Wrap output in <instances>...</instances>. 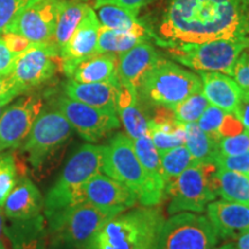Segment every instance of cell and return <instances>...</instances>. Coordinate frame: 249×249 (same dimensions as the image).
I'll list each match as a JSON object with an SVG mask.
<instances>
[{
	"label": "cell",
	"mask_w": 249,
	"mask_h": 249,
	"mask_svg": "<svg viewBox=\"0 0 249 249\" xmlns=\"http://www.w3.org/2000/svg\"><path fill=\"white\" fill-rule=\"evenodd\" d=\"M174 60L197 71H219L232 75L236 60L249 49V37L204 43L160 42Z\"/></svg>",
	"instance_id": "obj_5"
},
{
	"label": "cell",
	"mask_w": 249,
	"mask_h": 249,
	"mask_svg": "<svg viewBox=\"0 0 249 249\" xmlns=\"http://www.w3.org/2000/svg\"><path fill=\"white\" fill-rule=\"evenodd\" d=\"M117 114L127 135L135 140L148 133V118L139 105V92L119 86L117 97Z\"/></svg>",
	"instance_id": "obj_23"
},
{
	"label": "cell",
	"mask_w": 249,
	"mask_h": 249,
	"mask_svg": "<svg viewBox=\"0 0 249 249\" xmlns=\"http://www.w3.org/2000/svg\"><path fill=\"white\" fill-rule=\"evenodd\" d=\"M227 112L223 111L222 108L209 105L205 111L202 113L200 119L197 120L198 127L211 136V138L219 142L220 140V127L225 120Z\"/></svg>",
	"instance_id": "obj_35"
},
{
	"label": "cell",
	"mask_w": 249,
	"mask_h": 249,
	"mask_svg": "<svg viewBox=\"0 0 249 249\" xmlns=\"http://www.w3.org/2000/svg\"><path fill=\"white\" fill-rule=\"evenodd\" d=\"M234 247L235 249H249V230L236 236V244Z\"/></svg>",
	"instance_id": "obj_45"
},
{
	"label": "cell",
	"mask_w": 249,
	"mask_h": 249,
	"mask_svg": "<svg viewBox=\"0 0 249 249\" xmlns=\"http://www.w3.org/2000/svg\"><path fill=\"white\" fill-rule=\"evenodd\" d=\"M200 90L202 82L197 74L160 58L144 76L139 92L157 107L172 108Z\"/></svg>",
	"instance_id": "obj_6"
},
{
	"label": "cell",
	"mask_w": 249,
	"mask_h": 249,
	"mask_svg": "<svg viewBox=\"0 0 249 249\" xmlns=\"http://www.w3.org/2000/svg\"><path fill=\"white\" fill-rule=\"evenodd\" d=\"M38 0H0V34L5 33L24 9Z\"/></svg>",
	"instance_id": "obj_36"
},
{
	"label": "cell",
	"mask_w": 249,
	"mask_h": 249,
	"mask_svg": "<svg viewBox=\"0 0 249 249\" xmlns=\"http://www.w3.org/2000/svg\"><path fill=\"white\" fill-rule=\"evenodd\" d=\"M5 230V213L2 208H0V241H1L2 235H4Z\"/></svg>",
	"instance_id": "obj_46"
},
{
	"label": "cell",
	"mask_w": 249,
	"mask_h": 249,
	"mask_svg": "<svg viewBox=\"0 0 249 249\" xmlns=\"http://www.w3.org/2000/svg\"><path fill=\"white\" fill-rule=\"evenodd\" d=\"M58 107L73 130L89 143L107 138L120 127L118 114L89 107L66 96L59 98Z\"/></svg>",
	"instance_id": "obj_12"
},
{
	"label": "cell",
	"mask_w": 249,
	"mask_h": 249,
	"mask_svg": "<svg viewBox=\"0 0 249 249\" xmlns=\"http://www.w3.org/2000/svg\"><path fill=\"white\" fill-rule=\"evenodd\" d=\"M113 216L116 214L110 211L82 202L54 213L48 220L50 229L61 241L82 249L92 235Z\"/></svg>",
	"instance_id": "obj_10"
},
{
	"label": "cell",
	"mask_w": 249,
	"mask_h": 249,
	"mask_svg": "<svg viewBox=\"0 0 249 249\" xmlns=\"http://www.w3.org/2000/svg\"><path fill=\"white\" fill-rule=\"evenodd\" d=\"M148 134L158 151L169 150L185 143L183 124L174 118L173 112H165L148 119Z\"/></svg>",
	"instance_id": "obj_25"
},
{
	"label": "cell",
	"mask_w": 249,
	"mask_h": 249,
	"mask_svg": "<svg viewBox=\"0 0 249 249\" xmlns=\"http://www.w3.org/2000/svg\"><path fill=\"white\" fill-rule=\"evenodd\" d=\"M185 129L186 148L191 152L196 163H214V160L219 155L218 141L203 132L196 123L183 124Z\"/></svg>",
	"instance_id": "obj_28"
},
{
	"label": "cell",
	"mask_w": 249,
	"mask_h": 249,
	"mask_svg": "<svg viewBox=\"0 0 249 249\" xmlns=\"http://www.w3.org/2000/svg\"><path fill=\"white\" fill-rule=\"evenodd\" d=\"M22 93H24L23 88L14 80L11 74L0 75V99L12 102Z\"/></svg>",
	"instance_id": "obj_40"
},
{
	"label": "cell",
	"mask_w": 249,
	"mask_h": 249,
	"mask_svg": "<svg viewBox=\"0 0 249 249\" xmlns=\"http://www.w3.org/2000/svg\"><path fill=\"white\" fill-rule=\"evenodd\" d=\"M58 65H60L59 49L53 40L31 43L18 55L11 75L27 92L51 79Z\"/></svg>",
	"instance_id": "obj_11"
},
{
	"label": "cell",
	"mask_w": 249,
	"mask_h": 249,
	"mask_svg": "<svg viewBox=\"0 0 249 249\" xmlns=\"http://www.w3.org/2000/svg\"><path fill=\"white\" fill-rule=\"evenodd\" d=\"M152 0H93L95 8L102 5H116L119 7L128 9L134 14H139L140 9L151 2Z\"/></svg>",
	"instance_id": "obj_42"
},
{
	"label": "cell",
	"mask_w": 249,
	"mask_h": 249,
	"mask_svg": "<svg viewBox=\"0 0 249 249\" xmlns=\"http://www.w3.org/2000/svg\"><path fill=\"white\" fill-rule=\"evenodd\" d=\"M118 90L119 86L111 83H82L71 79L65 85L66 97L116 114Z\"/></svg>",
	"instance_id": "obj_21"
},
{
	"label": "cell",
	"mask_w": 249,
	"mask_h": 249,
	"mask_svg": "<svg viewBox=\"0 0 249 249\" xmlns=\"http://www.w3.org/2000/svg\"><path fill=\"white\" fill-rule=\"evenodd\" d=\"M158 152L166 186L173 182L183 171L196 163L185 144Z\"/></svg>",
	"instance_id": "obj_32"
},
{
	"label": "cell",
	"mask_w": 249,
	"mask_h": 249,
	"mask_svg": "<svg viewBox=\"0 0 249 249\" xmlns=\"http://www.w3.org/2000/svg\"><path fill=\"white\" fill-rule=\"evenodd\" d=\"M71 80L82 83L104 82L120 86L118 77V55L112 53H96L75 67Z\"/></svg>",
	"instance_id": "obj_22"
},
{
	"label": "cell",
	"mask_w": 249,
	"mask_h": 249,
	"mask_svg": "<svg viewBox=\"0 0 249 249\" xmlns=\"http://www.w3.org/2000/svg\"><path fill=\"white\" fill-rule=\"evenodd\" d=\"M18 54H15L0 35V75H8L14 68Z\"/></svg>",
	"instance_id": "obj_41"
},
{
	"label": "cell",
	"mask_w": 249,
	"mask_h": 249,
	"mask_svg": "<svg viewBox=\"0 0 249 249\" xmlns=\"http://www.w3.org/2000/svg\"><path fill=\"white\" fill-rule=\"evenodd\" d=\"M103 173L129 188L143 207H156L163 201L149 182L126 133H118L104 145Z\"/></svg>",
	"instance_id": "obj_4"
},
{
	"label": "cell",
	"mask_w": 249,
	"mask_h": 249,
	"mask_svg": "<svg viewBox=\"0 0 249 249\" xmlns=\"http://www.w3.org/2000/svg\"><path fill=\"white\" fill-rule=\"evenodd\" d=\"M249 150V132H242L234 134V135L225 136L218 142V151L219 155L234 156Z\"/></svg>",
	"instance_id": "obj_37"
},
{
	"label": "cell",
	"mask_w": 249,
	"mask_h": 249,
	"mask_svg": "<svg viewBox=\"0 0 249 249\" xmlns=\"http://www.w3.org/2000/svg\"><path fill=\"white\" fill-rule=\"evenodd\" d=\"M209 102L205 98L204 93L200 91L193 93V95L183 99L176 107H173L171 110L173 112V116L179 123L182 124L197 123L202 113L205 111V108L209 107Z\"/></svg>",
	"instance_id": "obj_33"
},
{
	"label": "cell",
	"mask_w": 249,
	"mask_h": 249,
	"mask_svg": "<svg viewBox=\"0 0 249 249\" xmlns=\"http://www.w3.org/2000/svg\"><path fill=\"white\" fill-rule=\"evenodd\" d=\"M214 163H195L166 186L165 195L170 196L167 213H203L207 205L217 197Z\"/></svg>",
	"instance_id": "obj_7"
},
{
	"label": "cell",
	"mask_w": 249,
	"mask_h": 249,
	"mask_svg": "<svg viewBox=\"0 0 249 249\" xmlns=\"http://www.w3.org/2000/svg\"><path fill=\"white\" fill-rule=\"evenodd\" d=\"M219 241L207 217L196 213H179L165 219L156 249H210Z\"/></svg>",
	"instance_id": "obj_8"
},
{
	"label": "cell",
	"mask_w": 249,
	"mask_h": 249,
	"mask_svg": "<svg viewBox=\"0 0 249 249\" xmlns=\"http://www.w3.org/2000/svg\"><path fill=\"white\" fill-rule=\"evenodd\" d=\"M71 133V124L60 111L42 110L21 144V152L31 166L38 169L67 142Z\"/></svg>",
	"instance_id": "obj_9"
},
{
	"label": "cell",
	"mask_w": 249,
	"mask_h": 249,
	"mask_svg": "<svg viewBox=\"0 0 249 249\" xmlns=\"http://www.w3.org/2000/svg\"><path fill=\"white\" fill-rule=\"evenodd\" d=\"M210 249H235V247L233 244H226V245H222V246H214V247L210 248Z\"/></svg>",
	"instance_id": "obj_47"
},
{
	"label": "cell",
	"mask_w": 249,
	"mask_h": 249,
	"mask_svg": "<svg viewBox=\"0 0 249 249\" xmlns=\"http://www.w3.org/2000/svg\"><path fill=\"white\" fill-rule=\"evenodd\" d=\"M202 92L209 104L222 108L227 113H235L244 89L233 77L219 71H198Z\"/></svg>",
	"instance_id": "obj_20"
},
{
	"label": "cell",
	"mask_w": 249,
	"mask_h": 249,
	"mask_svg": "<svg viewBox=\"0 0 249 249\" xmlns=\"http://www.w3.org/2000/svg\"><path fill=\"white\" fill-rule=\"evenodd\" d=\"M64 2L65 0H38L24 9L7 31L21 35L31 43L52 40Z\"/></svg>",
	"instance_id": "obj_14"
},
{
	"label": "cell",
	"mask_w": 249,
	"mask_h": 249,
	"mask_svg": "<svg viewBox=\"0 0 249 249\" xmlns=\"http://www.w3.org/2000/svg\"><path fill=\"white\" fill-rule=\"evenodd\" d=\"M233 80L244 90H249V53H242L233 67Z\"/></svg>",
	"instance_id": "obj_39"
},
{
	"label": "cell",
	"mask_w": 249,
	"mask_h": 249,
	"mask_svg": "<svg viewBox=\"0 0 249 249\" xmlns=\"http://www.w3.org/2000/svg\"><path fill=\"white\" fill-rule=\"evenodd\" d=\"M234 114L241 121L245 130L249 132V90H244Z\"/></svg>",
	"instance_id": "obj_44"
},
{
	"label": "cell",
	"mask_w": 249,
	"mask_h": 249,
	"mask_svg": "<svg viewBox=\"0 0 249 249\" xmlns=\"http://www.w3.org/2000/svg\"><path fill=\"white\" fill-rule=\"evenodd\" d=\"M2 38L6 42V44L8 45V48L14 52L15 54H20L21 52H23L28 46L31 44L30 40L24 38L21 35H18V34L9 33V31H5V33L0 34Z\"/></svg>",
	"instance_id": "obj_43"
},
{
	"label": "cell",
	"mask_w": 249,
	"mask_h": 249,
	"mask_svg": "<svg viewBox=\"0 0 249 249\" xmlns=\"http://www.w3.org/2000/svg\"><path fill=\"white\" fill-rule=\"evenodd\" d=\"M169 42L204 43L249 36L248 0H169L160 27Z\"/></svg>",
	"instance_id": "obj_1"
},
{
	"label": "cell",
	"mask_w": 249,
	"mask_h": 249,
	"mask_svg": "<svg viewBox=\"0 0 249 249\" xmlns=\"http://www.w3.org/2000/svg\"><path fill=\"white\" fill-rule=\"evenodd\" d=\"M82 201L119 214L132 209L138 198L126 186L103 172L93 176L82 188Z\"/></svg>",
	"instance_id": "obj_15"
},
{
	"label": "cell",
	"mask_w": 249,
	"mask_h": 249,
	"mask_svg": "<svg viewBox=\"0 0 249 249\" xmlns=\"http://www.w3.org/2000/svg\"><path fill=\"white\" fill-rule=\"evenodd\" d=\"M9 103H11V102H8V101H5V99H0V117H1V114H2V111L5 110V107H7V105L9 104Z\"/></svg>",
	"instance_id": "obj_48"
},
{
	"label": "cell",
	"mask_w": 249,
	"mask_h": 249,
	"mask_svg": "<svg viewBox=\"0 0 249 249\" xmlns=\"http://www.w3.org/2000/svg\"><path fill=\"white\" fill-rule=\"evenodd\" d=\"M214 164L219 169L235 171L249 176V150L234 156L218 155L214 160Z\"/></svg>",
	"instance_id": "obj_38"
},
{
	"label": "cell",
	"mask_w": 249,
	"mask_h": 249,
	"mask_svg": "<svg viewBox=\"0 0 249 249\" xmlns=\"http://www.w3.org/2000/svg\"><path fill=\"white\" fill-rule=\"evenodd\" d=\"M18 181L17 160L11 152H0V208Z\"/></svg>",
	"instance_id": "obj_34"
},
{
	"label": "cell",
	"mask_w": 249,
	"mask_h": 249,
	"mask_svg": "<svg viewBox=\"0 0 249 249\" xmlns=\"http://www.w3.org/2000/svg\"><path fill=\"white\" fill-rule=\"evenodd\" d=\"M99 29L101 23L95 9L90 7L70 40L59 51L60 67L65 75L71 77L80 62L96 54Z\"/></svg>",
	"instance_id": "obj_16"
},
{
	"label": "cell",
	"mask_w": 249,
	"mask_h": 249,
	"mask_svg": "<svg viewBox=\"0 0 249 249\" xmlns=\"http://www.w3.org/2000/svg\"><path fill=\"white\" fill-rule=\"evenodd\" d=\"M40 222L42 218H35L33 225L28 230L23 225H20L14 231H9L5 226L0 249H44V241L37 234L40 229Z\"/></svg>",
	"instance_id": "obj_30"
},
{
	"label": "cell",
	"mask_w": 249,
	"mask_h": 249,
	"mask_svg": "<svg viewBox=\"0 0 249 249\" xmlns=\"http://www.w3.org/2000/svg\"><path fill=\"white\" fill-rule=\"evenodd\" d=\"M151 33L142 24L132 30H112L101 26L96 53H112L119 55L133 49L140 43L149 40Z\"/></svg>",
	"instance_id": "obj_24"
},
{
	"label": "cell",
	"mask_w": 249,
	"mask_h": 249,
	"mask_svg": "<svg viewBox=\"0 0 249 249\" xmlns=\"http://www.w3.org/2000/svg\"><path fill=\"white\" fill-rule=\"evenodd\" d=\"M89 8L90 6L86 2L76 1V0H73V1L65 0L59 12L54 34L52 37V40L58 46L59 51L70 40L82 18L86 17Z\"/></svg>",
	"instance_id": "obj_27"
},
{
	"label": "cell",
	"mask_w": 249,
	"mask_h": 249,
	"mask_svg": "<svg viewBox=\"0 0 249 249\" xmlns=\"http://www.w3.org/2000/svg\"><path fill=\"white\" fill-rule=\"evenodd\" d=\"M104 145L87 143L68 160L60 176L44 200L46 218L82 203V188L93 176L103 172Z\"/></svg>",
	"instance_id": "obj_3"
},
{
	"label": "cell",
	"mask_w": 249,
	"mask_h": 249,
	"mask_svg": "<svg viewBox=\"0 0 249 249\" xmlns=\"http://www.w3.org/2000/svg\"><path fill=\"white\" fill-rule=\"evenodd\" d=\"M164 222L157 207L128 209L111 217L82 249H156Z\"/></svg>",
	"instance_id": "obj_2"
},
{
	"label": "cell",
	"mask_w": 249,
	"mask_h": 249,
	"mask_svg": "<svg viewBox=\"0 0 249 249\" xmlns=\"http://www.w3.org/2000/svg\"><path fill=\"white\" fill-rule=\"evenodd\" d=\"M209 219L219 239L236 238L249 230V205L226 200L213 201L207 205Z\"/></svg>",
	"instance_id": "obj_18"
},
{
	"label": "cell",
	"mask_w": 249,
	"mask_h": 249,
	"mask_svg": "<svg viewBox=\"0 0 249 249\" xmlns=\"http://www.w3.org/2000/svg\"><path fill=\"white\" fill-rule=\"evenodd\" d=\"M44 208V200L39 189L29 178H20L6 198L5 216L13 220H30L39 217Z\"/></svg>",
	"instance_id": "obj_19"
},
{
	"label": "cell",
	"mask_w": 249,
	"mask_h": 249,
	"mask_svg": "<svg viewBox=\"0 0 249 249\" xmlns=\"http://www.w3.org/2000/svg\"><path fill=\"white\" fill-rule=\"evenodd\" d=\"M134 150L138 156L140 163L144 170L147 178L154 191L164 198L165 191H166V183L161 171V164L160 158V152L155 147L154 142L149 134H143L140 138L132 140Z\"/></svg>",
	"instance_id": "obj_26"
},
{
	"label": "cell",
	"mask_w": 249,
	"mask_h": 249,
	"mask_svg": "<svg viewBox=\"0 0 249 249\" xmlns=\"http://www.w3.org/2000/svg\"><path fill=\"white\" fill-rule=\"evenodd\" d=\"M217 196L223 200L249 205V176L218 167L216 173Z\"/></svg>",
	"instance_id": "obj_29"
},
{
	"label": "cell",
	"mask_w": 249,
	"mask_h": 249,
	"mask_svg": "<svg viewBox=\"0 0 249 249\" xmlns=\"http://www.w3.org/2000/svg\"><path fill=\"white\" fill-rule=\"evenodd\" d=\"M93 9L103 28L112 30H132L143 24L138 20V14L119 6L102 5Z\"/></svg>",
	"instance_id": "obj_31"
},
{
	"label": "cell",
	"mask_w": 249,
	"mask_h": 249,
	"mask_svg": "<svg viewBox=\"0 0 249 249\" xmlns=\"http://www.w3.org/2000/svg\"><path fill=\"white\" fill-rule=\"evenodd\" d=\"M42 110L43 99L37 95L22 96L5 107L0 117V152L21 147Z\"/></svg>",
	"instance_id": "obj_13"
},
{
	"label": "cell",
	"mask_w": 249,
	"mask_h": 249,
	"mask_svg": "<svg viewBox=\"0 0 249 249\" xmlns=\"http://www.w3.org/2000/svg\"><path fill=\"white\" fill-rule=\"evenodd\" d=\"M160 55L148 40L118 55V77L121 86L139 92L143 79L157 64Z\"/></svg>",
	"instance_id": "obj_17"
}]
</instances>
